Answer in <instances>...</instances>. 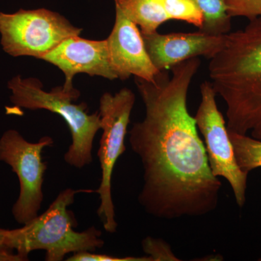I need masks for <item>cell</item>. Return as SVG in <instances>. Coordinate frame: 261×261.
Instances as JSON below:
<instances>
[{"label": "cell", "instance_id": "cell-1", "mask_svg": "<svg viewBox=\"0 0 261 261\" xmlns=\"http://www.w3.org/2000/svg\"><path fill=\"white\" fill-rule=\"evenodd\" d=\"M198 58L162 70L152 82L135 78L145 116L129 132L143 168L138 201L147 214L166 220L199 217L216 210L221 181L211 172L205 147L189 112L187 97Z\"/></svg>", "mask_w": 261, "mask_h": 261}, {"label": "cell", "instance_id": "cell-2", "mask_svg": "<svg viewBox=\"0 0 261 261\" xmlns=\"http://www.w3.org/2000/svg\"><path fill=\"white\" fill-rule=\"evenodd\" d=\"M208 71L216 95L226 105L228 132L261 140V17L226 34Z\"/></svg>", "mask_w": 261, "mask_h": 261}, {"label": "cell", "instance_id": "cell-3", "mask_svg": "<svg viewBox=\"0 0 261 261\" xmlns=\"http://www.w3.org/2000/svg\"><path fill=\"white\" fill-rule=\"evenodd\" d=\"M81 192H96L92 190L67 188L60 192L49 207L21 228L4 229L5 243L23 258L34 250H44L45 260L61 261L69 253L95 252L105 241L102 232L94 226L83 231H75L76 221L68 206L74 202Z\"/></svg>", "mask_w": 261, "mask_h": 261}, {"label": "cell", "instance_id": "cell-4", "mask_svg": "<svg viewBox=\"0 0 261 261\" xmlns=\"http://www.w3.org/2000/svg\"><path fill=\"white\" fill-rule=\"evenodd\" d=\"M10 101L17 108L46 110L59 115L68 125L72 137L71 145L64 154L67 164L76 168L89 166L93 161L92 148L98 130H101L99 113L89 114L85 102L75 104L80 96L77 89L65 91L63 87L45 92L40 81L23 79L16 75L9 81Z\"/></svg>", "mask_w": 261, "mask_h": 261}, {"label": "cell", "instance_id": "cell-5", "mask_svg": "<svg viewBox=\"0 0 261 261\" xmlns=\"http://www.w3.org/2000/svg\"><path fill=\"white\" fill-rule=\"evenodd\" d=\"M135 100V94L128 88L114 94L106 92L99 100L102 135L97 155L102 176L96 192L100 200L97 215L108 233L116 232L118 227L112 197V175L117 161L126 149L125 137Z\"/></svg>", "mask_w": 261, "mask_h": 261}, {"label": "cell", "instance_id": "cell-6", "mask_svg": "<svg viewBox=\"0 0 261 261\" xmlns=\"http://www.w3.org/2000/svg\"><path fill=\"white\" fill-rule=\"evenodd\" d=\"M82 32L63 15L45 8L0 12V42L10 56L41 60L67 38L80 36Z\"/></svg>", "mask_w": 261, "mask_h": 261}, {"label": "cell", "instance_id": "cell-7", "mask_svg": "<svg viewBox=\"0 0 261 261\" xmlns=\"http://www.w3.org/2000/svg\"><path fill=\"white\" fill-rule=\"evenodd\" d=\"M54 141L44 136L37 142L25 140L17 130H5L0 137V161L8 165L17 175L20 192L12 207L18 224L24 225L39 216L44 194L42 191L47 163L43 162L42 151Z\"/></svg>", "mask_w": 261, "mask_h": 261}, {"label": "cell", "instance_id": "cell-8", "mask_svg": "<svg viewBox=\"0 0 261 261\" xmlns=\"http://www.w3.org/2000/svg\"><path fill=\"white\" fill-rule=\"evenodd\" d=\"M201 101L195 120L205 142L211 172L229 184L239 207L245 205L248 173L242 171L235 157L226 122L216 102V94L211 82L200 86Z\"/></svg>", "mask_w": 261, "mask_h": 261}, {"label": "cell", "instance_id": "cell-9", "mask_svg": "<svg viewBox=\"0 0 261 261\" xmlns=\"http://www.w3.org/2000/svg\"><path fill=\"white\" fill-rule=\"evenodd\" d=\"M41 60L56 65L65 74L63 89L75 90L73 79L78 73L118 79L111 65L107 39L89 40L80 36L67 38Z\"/></svg>", "mask_w": 261, "mask_h": 261}, {"label": "cell", "instance_id": "cell-10", "mask_svg": "<svg viewBox=\"0 0 261 261\" xmlns=\"http://www.w3.org/2000/svg\"><path fill=\"white\" fill-rule=\"evenodd\" d=\"M107 42L111 65L119 80L134 75L152 82L161 72L149 58L138 25L116 6V20Z\"/></svg>", "mask_w": 261, "mask_h": 261}, {"label": "cell", "instance_id": "cell-11", "mask_svg": "<svg viewBox=\"0 0 261 261\" xmlns=\"http://www.w3.org/2000/svg\"><path fill=\"white\" fill-rule=\"evenodd\" d=\"M149 58L160 71L192 58L202 56L211 59L225 43L226 34L214 35L199 30L192 33L158 32L142 34Z\"/></svg>", "mask_w": 261, "mask_h": 261}, {"label": "cell", "instance_id": "cell-12", "mask_svg": "<svg viewBox=\"0 0 261 261\" xmlns=\"http://www.w3.org/2000/svg\"><path fill=\"white\" fill-rule=\"evenodd\" d=\"M123 14L140 27L142 34L158 32L169 20H179L202 29L204 17L192 0H115Z\"/></svg>", "mask_w": 261, "mask_h": 261}, {"label": "cell", "instance_id": "cell-13", "mask_svg": "<svg viewBox=\"0 0 261 261\" xmlns=\"http://www.w3.org/2000/svg\"><path fill=\"white\" fill-rule=\"evenodd\" d=\"M200 8L204 17L202 29L208 34L222 35L231 29V17L226 10L225 0H192Z\"/></svg>", "mask_w": 261, "mask_h": 261}, {"label": "cell", "instance_id": "cell-14", "mask_svg": "<svg viewBox=\"0 0 261 261\" xmlns=\"http://www.w3.org/2000/svg\"><path fill=\"white\" fill-rule=\"evenodd\" d=\"M228 135L242 171L249 174L252 170L261 168V140L232 132H228Z\"/></svg>", "mask_w": 261, "mask_h": 261}, {"label": "cell", "instance_id": "cell-15", "mask_svg": "<svg viewBox=\"0 0 261 261\" xmlns=\"http://www.w3.org/2000/svg\"><path fill=\"white\" fill-rule=\"evenodd\" d=\"M225 4L231 18L245 17L250 20L261 17V0H225Z\"/></svg>", "mask_w": 261, "mask_h": 261}, {"label": "cell", "instance_id": "cell-16", "mask_svg": "<svg viewBox=\"0 0 261 261\" xmlns=\"http://www.w3.org/2000/svg\"><path fill=\"white\" fill-rule=\"evenodd\" d=\"M142 247L152 261L179 260L171 251L169 245L162 240L148 237L142 241Z\"/></svg>", "mask_w": 261, "mask_h": 261}, {"label": "cell", "instance_id": "cell-17", "mask_svg": "<svg viewBox=\"0 0 261 261\" xmlns=\"http://www.w3.org/2000/svg\"><path fill=\"white\" fill-rule=\"evenodd\" d=\"M68 261H152L147 255L145 257H115L106 254H96L93 252H80L66 259Z\"/></svg>", "mask_w": 261, "mask_h": 261}, {"label": "cell", "instance_id": "cell-18", "mask_svg": "<svg viewBox=\"0 0 261 261\" xmlns=\"http://www.w3.org/2000/svg\"><path fill=\"white\" fill-rule=\"evenodd\" d=\"M4 229L0 227V261H23L14 250L5 245Z\"/></svg>", "mask_w": 261, "mask_h": 261}, {"label": "cell", "instance_id": "cell-19", "mask_svg": "<svg viewBox=\"0 0 261 261\" xmlns=\"http://www.w3.org/2000/svg\"><path fill=\"white\" fill-rule=\"evenodd\" d=\"M261 260V259H260V260Z\"/></svg>", "mask_w": 261, "mask_h": 261}]
</instances>
